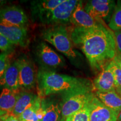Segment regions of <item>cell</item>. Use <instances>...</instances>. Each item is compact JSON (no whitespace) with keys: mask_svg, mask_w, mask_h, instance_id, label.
Returning a JSON list of instances; mask_svg holds the SVG:
<instances>
[{"mask_svg":"<svg viewBox=\"0 0 121 121\" xmlns=\"http://www.w3.org/2000/svg\"><path fill=\"white\" fill-rule=\"evenodd\" d=\"M69 35L72 43L84 53L94 71L100 72L117 52L114 33L104 22L91 28L73 27Z\"/></svg>","mask_w":121,"mask_h":121,"instance_id":"1","label":"cell"},{"mask_svg":"<svg viewBox=\"0 0 121 121\" xmlns=\"http://www.w3.org/2000/svg\"><path fill=\"white\" fill-rule=\"evenodd\" d=\"M37 84L39 96L41 97L62 94L73 89L93 87V83L86 78H76L43 69L38 72Z\"/></svg>","mask_w":121,"mask_h":121,"instance_id":"2","label":"cell"},{"mask_svg":"<svg viewBox=\"0 0 121 121\" xmlns=\"http://www.w3.org/2000/svg\"><path fill=\"white\" fill-rule=\"evenodd\" d=\"M42 36L45 41L52 44L69 60H75L80 55L74 49L70 35L65 25L51 26L43 30Z\"/></svg>","mask_w":121,"mask_h":121,"instance_id":"3","label":"cell"},{"mask_svg":"<svg viewBox=\"0 0 121 121\" xmlns=\"http://www.w3.org/2000/svg\"><path fill=\"white\" fill-rule=\"evenodd\" d=\"M93 91V87H86L68 90L62 93L60 107L63 118L66 119L86 105L94 97Z\"/></svg>","mask_w":121,"mask_h":121,"instance_id":"4","label":"cell"},{"mask_svg":"<svg viewBox=\"0 0 121 121\" xmlns=\"http://www.w3.org/2000/svg\"><path fill=\"white\" fill-rule=\"evenodd\" d=\"M78 1L77 0H64L62 3L45 15L40 22L51 26L65 25L69 23Z\"/></svg>","mask_w":121,"mask_h":121,"instance_id":"5","label":"cell"},{"mask_svg":"<svg viewBox=\"0 0 121 121\" xmlns=\"http://www.w3.org/2000/svg\"><path fill=\"white\" fill-rule=\"evenodd\" d=\"M116 6L113 0H91L86 2L84 9L96 20L109 24Z\"/></svg>","mask_w":121,"mask_h":121,"instance_id":"6","label":"cell"},{"mask_svg":"<svg viewBox=\"0 0 121 121\" xmlns=\"http://www.w3.org/2000/svg\"><path fill=\"white\" fill-rule=\"evenodd\" d=\"M35 54L39 64L42 66V69L52 71V69L65 66L64 58L44 42H41L37 45Z\"/></svg>","mask_w":121,"mask_h":121,"instance_id":"7","label":"cell"},{"mask_svg":"<svg viewBox=\"0 0 121 121\" xmlns=\"http://www.w3.org/2000/svg\"><path fill=\"white\" fill-rule=\"evenodd\" d=\"M17 60L20 87L24 91H27L34 88L37 84L38 73L33 63L28 57L22 56Z\"/></svg>","mask_w":121,"mask_h":121,"instance_id":"8","label":"cell"},{"mask_svg":"<svg viewBox=\"0 0 121 121\" xmlns=\"http://www.w3.org/2000/svg\"><path fill=\"white\" fill-rule=\"evenodd\" d=\"M0 33L14 45L25 47L29 43L27 28L0 22Z\"/></svg>","mask_w":121,"mask_h":121,"instance_id":"9","label":"cell"},{"mask_svg":"<svg viewBox=\"0 0 121 121\" xmlns=\"http://www.w3.org/2000/svg\"><path fill=\"white\" fill-rule=\"evenodd\" d=\"M89 121H118L117 114L102 103L96 96L88 103Z\"/></svg>","mask_w":121,"mask_h":121,"instance_id":"10","label":"cell"},{"mask_svg":"<svg viewBox=\"0 0 121 121\" xmlns=\"http://www.w3.org/2000/svg\"><path fill=\"white\" fill-rule=\"evenodd\" d=\"M0 22L24 28L28 25L26 13L22 8L16 6L0 7Z\"/></svg>","mask_w":121,"mask_h":121,"instance_id":"11","label":"cell"},{"mask_svg":"<svg viewBox=\"0 0 121 121\" xmlns=\"http://www.w3.org/2000/svg\"><path fill=\"white\" fill-rule=\"evenodd\" d=\"M0 86L19 93L20 92L19 85V69L18 60H15L8 67L0 80Z\"/></svg>","mask_w":121,"mask_h":121,"instance_id":"12","label":"cell"},{"mask_svg":"<svg viewBox=\"0 0 121 121\" xmlns=\"http://www.w3.org/2000/svg\"><path fill=\"white\" fill-rule=\"evenodd\" d=\"M103 22L95 20L85 11L82 1H78L70 20L74 27L81 28H91Z\"/></svg>","mask_w":121,"mask_h":121,"instance_id":"13","label":"cell"},{"mask_svg":"<svg viewBox=\"0 0 121 121\" xmlns=\"http://www.w3.org/2000/svg\"><path fill=\"white\" fill-rule=\"evenodd\" d=\"M64 0H37L30 4L31 16L33 20L41 22L46 15L58 6Z\"/></svg>","mask_w":121,"mask_h":121,"instance_id":"14","label":"cell"},{"mask_svg":"<svg viewBox=\"0 0 121 121\" xmlns=\"http://www.w3.org/2000/svg\"><path fill=\"white\" fill-rule=\"evenodd\" d=\"M108 63L103 68L94 80L93 82L94 90L102 92L116 91L114 77L109 67Z\"/></svg>","mask_w":121,"mask_h":121,"instance_id":"15","label":"cell"},{"mask_svg":"<svg viewBox=\"0 0 121 121\" xmlns=\"http://www.w3.org/2000/svg\"><path fill=\"white\" fill-rule=\"evenodd\" d=\"M95 95L103 104L118 116L121 111V96L116 91L107 92L96 91Z\"/></svg>","mask_w":121,"mask_h":121,"instance_id":"16","label":"cell"},{"mask_svg":"<svg viewBox=\"0 0 121 121\" xmlns=\"http://www.w3.org/2000/svg\"><path fill=\"white\" fill-rule=\"evenodd\" d=\"M39 95L28 91L20 92L12 114L19 117L22 113L34 103Z\"/></svg>","mask_w":121,"mask_h":121,"instance_id":"17","label":"cell"},{"mask_svg":"<svg viewBox=\"0 0 121 121\" xmlns=\"http://www.w3.org/2000/svg\"><path fill=\"white\" fill-rule=\"evenodd\" d=\"M19 93L3 87L0 92V112L12 114Z\"/></svg>","mask_w":121,"mask_h":121,"instance_id":"18","label":"cell"},{"mask_svg":"<svg viewBox=\"0 0 121 121\" xmlns=\"http://www.w3.org/2000/svg\"><path fill=\"white\" fill-rule=\"evenodd\" d=\"M44 101L45 114L40 121H60L62 118L60 107L54 102H47Z\"/></svg>","mask_w":121,"mask_h":121,"instance_id":"19","label":"cell"},{"mask_svg":"<svg viewBox=\"0 0 121 121\" xmlns=\"http://www.w3.org/2000/svg\"><path fill=\"white\" fill-rule=\"evenodd\" d=\"M42 100V97L38 96L34 103L18 117L19 120L20 121H39L37 117V113L41 107Z\"/></svg>","mask_w":121,"mask_h":121,"instance_id":"20","label":"cell"},{"mask_svg":"<svg viewBox=\"0 0 121 121\" xmlns=\"http://www.w3.org/2000/svg\"><path fill=\"white\" fill-rule=\"evenodd\" d=\"M108 28L114 31L121 30V1H118L114 11L108 24Z\"/></svg>","mask_w":121,"mask_h":121,"instance_id":"21","label":"cell"},{"mask_svg":"<svg viewBox=\"0 0 121 121\" xmlns=\"http://www.w3.org/2000/svg\"><path fill=\"white\" fill-rule=\"evenodd\" d=\"M66 121H89L88 104L82 109L67 117Z\"/></svg>","mask_w":121,"mask_h":121,"instance_id":"22","label":"cell"},{"mask_svg":"<svg viewBox=\"0 0 121 121\" xmlns=\"http://www.w3.org/2000/svg\"><path fill=\"white\" fill-rule=\"evenodd\" d=\"M108 66L113 75L116 89L121 87V68L113 60L108 63Z\"/></svg>","mask_w":121,"mask_h":121,"instance_id":"23","label":"cell"},{"mask_svg":"<svg viewBox=\"0 0 121 121\" xmlns=\"http://www.w3.org/2000/svg\"><path fill=\"white\" fill-rule=\"evenodd\" d=\"M11 53L2 52L0 53V80L8 67L10 62V54Z\"/></svg>","mask_w":121,"mask_h":121,"instance_id":"24","label":"cell"},{"mask_svg":"<svg viewBox=\"0 0 121 121\" xmlns=\"http://www.w3.org/2000/svg\"><path fill=\"white\" fill-rule=\"evenodd\" d=\"M13 47L14 45L0 33V50L2 52L11 53L13 49Z\"/></svg>","mask_w":121,"mask_h":121,"instance_id":"25","label":"cell"},{"mask_svg":"<svg viewBox=\"0 0 121 121\" xmlns=\"http://www.w3.org/2000/svg\"><path fill=\"white\" fill-rule=\"evenodd\" d=\"M114 35L116 40L117 52L121 53V30L114 31Z\"/></svg>","mask_w":121,"mask_h":121,"instance_id":"26","label":"cell"},{"mask_svg":"<svg viewBox=\"0 0 121 121\" xmlns=\"http://www.w3.org/2000/svg\"><path fill=\"white\" fill-rule=\"evenodd\" d=\"M113 60L119 67L121 68V53L116 52V54L115 55Z\"/></svg>","mask_w":121,"mask_h":121,"instance_id":"27","label":"cell"},{"mask_svg":"<svg viewBox=\"0 0 121 121\" xmlns=\"http://www.w3.org/2000/svg\"><path fill=\"white\" fill-rule=\"evenodd\" d=\"M3 121H20L17 117L13 116V114H10L6 117L3 119Z\"/></svg>","mask_w":121,"mask_h":121,"instance_id":"28","label":"cell"},{"mask_svg":"<svg viewBox=\"0 0 121 121\" xmlns=\"http://www.w3.org/2000/svg\"><path fill=\"white\" fill-rule=\"evenodd\" d=\"M116 91H117V93L121 96V87H119V88H118L116 89Z\"/></svg>","mask_w":121,"mask_h":121,"instance_id":"29","label":"cell"},{"mask_svg":"<svg viewBox=\"0 0 121 121\" xmlns=\"http://www.w3.org/2000/svg\"><path fill=\"white\" fill-rule=\"evenodd\" d=\"M118 121H121V111L119 113L118 115Z\"/></svg>","mask_w":121,"mask_h":121,"instance_id":"30","label":"cell"},{"mask_svg":"<svg viewBox=\"0 0 121 121\" xmlns=\"http://www.w3.org/2000/svg\"><path fill=\"white\" fill-rule=\"evenodd\" d=\"M4 118H3L1 117V116H0V121H3V119H4Z\"/></svg>","mask_w":121,"mask_h":121,"instance_id":"31","label":"cell"},{"mask_svg":"<svg viewBox=\"0 0 121 121\" xmlns=\"http://www.w3.org/2000/svg\"><path fill=\"white\" fill-rule=\"evenodd\" d=\"M60 121H66V119H65V118H62L61 119H60Z\"/></svg>","mask_w":121,"mask_h":121,"instance_id":"32","label":"cell"}]
</instances>
